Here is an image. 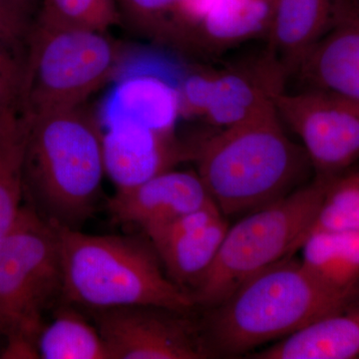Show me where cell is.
I'll return each mask as SVG.
<instances>
[{"instance_id": "obj_3", "label": "cell", "mask_w": 359, "mask_h": 359, "mask_svg": "<svg viewBox=\"0 0 359 359\" xmlns=\"http://www.w3.org/2000/svg\"><path fill=\"white\" fill-rule=\"evenodd\" d=\"M356 292L330 289L301 261L287 257L245 280L215 306L205 342L212 353H245L339 311L356 299Z\"/></svg>"}, {"instance_id": "obj_9", "label": "cell", "mask_w": 359, "mask_h": 359, "mask_svg": "<svg viewBox=\"0 0 359 359\" xmlns=\"http://www.w3.org/2000/svg\"><path fill=\"white\" fill-rule=\"evenodd\" d=\"M93 311L112 359H202L212 355L184 313L150 306Z\"/></svg>"}, {"instance_id": "obj_18", "label": "cell", "mask_w": 359, "mask_h": 359, "mask_svg": "<svg viewBox=\"0 0 359 359\" xmlns=\"http://www.w3.org/2000/svg\"><path fill=\"white\" fill-rule=\"evenodd\" d=\"M299 250L302 264L321 283L339 292L358 290L359 231H313Z\"/></svg>"}, {"instance_id": "obj_22", "label": "cell", "mask_w": 359, "mask_h": 359, "mask_svg": "<svg viewBox=\"0 0 359 359\" xmlns=\"http://www.w3.org/2000/svg\"><path fill=\"white\" fill-rule=\"evenodd\" d=\"M34 20L100 32L121 23L117 0H39Z\"/></svg>"}, {"instance_id": "obj_23", "label": "cell", "mask_w": 359, "mask_h": 359, "mask_svg": "<svg viewBox=\"0 0 359 359\" xmlns=\"http://www.w3.org/2000/svg\"><path fill=\"white\" fill-rule=\"evenodd\" d=\"M316 230L359 231V171L330 180L309 233Z\"/></svg>"}, {"instance_id": "obj_14", "label": "cell", "mask_w": 359, "mask_h": 359, "mask_svg": "<svg viewBox=\"0 0 359 359\" xmlns=\"http://www.w3.org/2000/svg\"><path fill=\"white\" fill-rule=\"evenodd\" d=\"M257 359L359 358V301L323 316L273 346L254 353Z\"/></svg>"}, {"instance_id": "obj_11", "label": "cell", "mask_w": 359, "mask_h": 359, "mask_svg": "<svg viewBox=\"0 0 359 359\" xmlns=\"http://www.w3.org/2000/svg\"><path fill=\"white\" fill-rule=\"evenodd\" d=\"M297 74L309 88L359 103V0H332L327 30Z\"/></svg>"}, {"instance_id": "obj_19", "label": "cell", "mask_w": 359, "mask_h": 359, "mask_svg": "<svg viewBox=\"0 0 359 359\" xmlns=\"http://www.w3.org/2000/svg\"><path fill=\"white\" fill-rule=\"evenodd\" d=\"M178 86L160 77L141 76L118 87L111 101L112 120L138 123L160 132H174L180 116Z\"/></svg>"}, {"instance_id": "obj_25", "label": "cell", "mask_w": 359, "mask_h": 359, "mask_svg": "<svg viewBox=\"0 0 359 359\" xmlns=\"http://www.w3.org/2000/svg\"><path fill=\"white\" fill-rule=\"evenodd\" d=\"M25 53L0 43V115L13 112L20 114Z\"/></svg>"}, {"instance_id": "obj_5", "label": "cell", "mask_w": 359, "mask_h": 359, "mask_svg": "<svg viewBox=\"0 0 359 359\" xmlns=\"http://www.w3.org/2000/svg\"><path fill=\"white\" fill-rule=\"evenodd\" d=\"M62 287L57 226L23 205L0 242V358H39L44 313Z\"/></svg>"}, {"instance_id": "obj_28", "label": "cell", "mask_w": 359, "mask_h": 359, "mask_svg": "<svg viewBox=\"0 0 359 359\" xmlns=\"http://www.w3.org/2000/svg\"><path fill=\"white\" fill-rule=\"evenodd\" d=\"M0 1L4 2L6 6L13 7L18 13L25 14L32 20H34L39 6V0H0Z\"/></svg>"}, {"instance_id": "obj_16", "label": "cell", "mask_w": 359, "mask_h": 359, "mask_svg": "<svg viewBox=\"0 0 359 359\" xmlns=\"http://www.w3.org/2000/svg\"><path fill=\"white\" fill-rule=\"evenodd\" d=\"M214 0H117L121 22L132 32L187 53Z\"/></svg>"}, {"instance_id": "obj_15", "label": "cell", "mask_w": 359, "mask_h": 359, "mask_svg": "<svg viewBox=\"0 0 359 359\" xmlns=\"http://www.w3.org/2000/svg\"><path fill=\"white\" fill-rule=\"evenodd\" d=\"M276 0H214L188 54L215 56L250 40L268 37Z\"/></svg>"}, {"instance_id": "obj_2", "label": "cell", "mask_w": 359, "mask_h": 359, "mask_svg": "<svg viewBox=\"0 0 359 359\" xmlns=\"http://www.w3.org/2000/svg\"><path fill=\"white\" fill-rule=\"evenodd\" d=\"M198 175L223 215L250 212L297 190L311 163L285 133L276 107L195 149Z\"/></svg>"}, {"instance_id": "obj_7", "label": "cell", "mask_w": 359, "mask_h": 359, "mask_svg": "<svg viewBox=\"0 0 359 359\" xmlns=\"http://www.w3.org/2000/svg\"><path fill=\"white\" fill-rule=\"evenodd\" d=\"M120 48L105 32L33 20L20 102L23 119L74 109L114 74Z\"/></svg>"}, {"instance_id": "obj_24", "label": "cell", "mask_w": 359, "mask_h": 359, "mask_svg": "<svg viewBox=\"0 0 359 359\" xmlns=\"http://www.w3.org/2000/svg\"><path fill=\"white\" fill-rule=\"evenodd\" d=\"M23 148L0 165V242L13 230L23 207Z\"/></svg>"}, {"instance_id": "obj_29", "label": "cell", "mask_w": 359, "mask_h": 359, "mask_svg": "<svg viewBox=\"0 0 359 359\" xmlns=\"http://www.w3.org/2000/svg\"><path fill=\"white\" fill-rule=\"evenodd\" d=\"M25 139V134L20 140L16 141L15 143L11 144V145L7 146V147L0 149V165L6 162L11 156H13L14 153L18 152V150L23 147Z\"/></svg>"}, {"instance_id": "obj_1", "label": "cell", "mask_w": 359, "mask_h": 359, "mask_svg": "<svg viewBox=\"0 0 359 359\" xmlns=\"http://www.w3.org/2000/svg\"><path fill=\"white\" fill-rule=\"evenodd\" d=\"M22 120L25 196L47 221L78 229L95 211L106 174L96 117L80 106Z\"/></svg>"}, {"instance_id": "obj_20", "label": "cell", "mask_w": 359, "mask_h": 359, "mask_svg": "<svg viewBox=\"0 0 359 359\" xmlns=\"http://www.w3.org/2000/svg\"><path fill=\"white\" fill-rule=\"evenodd\" d=\"M228 228L223 217L205 228L151 245L171 280L189 292L188 287L195 290L211 268Z\"/></svg>"}, {"instance_id": "obj_10", "label": "cell", "mask_w": 359, "mask_h": 359, "mask_svg": "<svg viewBox=\"0 0 359 359\" xmlns=\"http://www.w3.org/2000/svg\"><path fill=\"white\" fill-rule=\"evenodd\" d=\"M287 71L268 50L226 66L207 69V96L203 119L224 129L276 107L285 92Z\"/></svg>"}, {"instance_id": "obj_21", "label": "cell", "mask_w": 359, "mask_h": 359, "mask_svg": "<svg viewBox=\"0 0 359 359\" xmlns=\"http://www.w3.org/2000/svg\"><path fill=\"white\" fill-rule=\"evenodd\" d=\"M62 308L40 332L37 339L39 358L112 359L96 325L89 323L71 304Z\"/></svg>"}, {"instance_id": "obj_8", "label": "cell", "mask_w": 359, "mask_h": 359, "mask_svg": "<svg viewBox=\"0 0 359 359\" xmlns=\"http://www.w3.org/2000/svg\"><path fill=\"white\" fill-rule=\"evenodd\" d=\"M278 117L302 142L316 177L332 179L359 160V103L325 90L283 92Z\"/></svg>"}, {"instance_id": "obj_26", "label": "cell", "mask_w": 359, "mask_h": 359, "mask_svg": "<svg viewBox=\"0 0 359 359\" xmlns=\"http://www.w3.org/2000/svg\"><path fill=\"white\" fill-rule=\"evenodd\" d=\"M33 20L0 1V43L25 52Z\"/></svg>"}, {"instance_id": "obj_4", "label": "cell", "mask_w": 359, "mask_h": 359, "mask_svg": "<svg viewBox=\"0 0 359 359\" xmlns=\"http://www.w3.org/2000/svg\"><path fill=\"white\" fill-rule=\"evenodd\" d=\"M56 226L67 304L91 311L150 306L184 313L196 306L192 292L165 276L151 243Z\"/></svg>"}, {"instance_id": "obj_12", "label": "cell", "mask_w": 359, "mask_h": 359, "mask_svg": "<svg viewBox=\"0 0 359 359\" xmlns=\"http://www.w3.org/2000/svg\"><path fill=\"white\" fill-rule=\"evenodd\" d=\"M212 202L198 173L168 170L138 185L117 189L108 205L116 221L136 224L146 233Z\"/></svg>"}, {"instance_id": "obj_13", "label": "cell", "mask_w": 359, "mask_h": 359, "mask_svg": "<svg viewBox=\"0 0 359 359\" xmlns=\"http://www.w3.org/2000/svg\"><path fill=\"white\" fill-rule=\"evenodd\" d=\"M106 173L117 189L138 185L195 156L174 132H160L138 123L116 121L103 135Z\"/></svg>"}, {"instance_id": "obj_30", "label": "cell", "mask_w": 359, "mask_h": 359, "mask_svg": "<svg viewBox=\"0 0 359 359\" xmlns=\"http://www.w3.org/2000/svg\"><path fill=\"white\" fill-rule=\"evenodd\" d=\"M0 351H1V346H0Z\"/></svg>"}, {"instance_id": "obj_17", "label": "cell", "mask_w": 359, "mask_h": 359, "mask_svg": "<svg viewBox=\"0 0 359 359\" xmlns=\"http://www.w3.org/2000/svg\"><path fill=\"white\" fill-rule=\"evenodd\" d=\"M332 0H276L269 27L268 50L287 74L302 63L327 30Z\"/></svg>"}, {"instance_id": "obj_6", "label": "cell", "mask_w": 359, "mask_h": 359, "mask_svg": "<svg viewBox=\"0 0 359 359\" xmlns=\"http://www.w3.org/2000/svg\"><path fill=\"white\" fill-rule=\"evenodd\" d=\"M316 179L229 226L216 259L192 292L196 304L217 306L245 280L301 249L328 183Z\"/></svg>"}, {"instance_id": "obj_27", "label": "cell", "mask_w": 359, "mask_h": 359, "mask_svg": "<svg viewBox=\"0 0 359 359\" xmlns=\"http://www.w3.org/2000/svg\"><path fill=\"white\" fill-rule=\"evenodd\" d=\"M25 134V124L18 113L0 115V149L20 140Z\"/></svg>"}]
</instances>
